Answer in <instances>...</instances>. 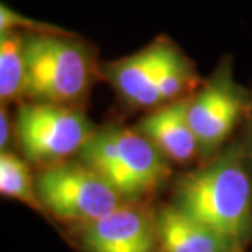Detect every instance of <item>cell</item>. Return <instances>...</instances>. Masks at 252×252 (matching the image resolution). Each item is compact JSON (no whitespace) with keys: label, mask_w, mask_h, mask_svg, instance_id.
<instances>
[{"label":"cell","mask_w":252,"mask_h":252,"mask_svg":"<svg viewBox=\"0 0 252 252\" xmlns=\"http://www.w3.org/2000/svg\"><path fill=\"white\" fill-rule=\"evenodd\" d=\"M174 205L243 252L252 238V187L243 147L234 144L209 165L185 174Z\"/></svg>","instance_id":"obj_1"},{"label":"cell","mask_w":252,"mask_h":252,"mask_svg":"<svg viewBox=\"0 0 252 252\" xmlns=\"http://www.w3.org/2000/svg\"><path fill=\"white\" fill-rule=\"evenodd\" d=\"M80 161L101 174L124 199L158 189L170 175L167 157L137 130L111 126L95 132L79 152Z\"/></svg>","instance_id":"obj_2"},{"label":"cell","mask_w":252,"mask_h":252,"mask_svg":"<svg viewBox=\"0 0 252 252\" xmlns=\"http://www.w3.org/2000/svg\"><path fill=\"white\" fill-rule=\"evenodd\" d=\"M23 46L28 97L38 102L67 104L89 89L93 52L70 32L23 34Z\"/></svg>","instance_id":"obj_3"},{"label":"cell","mask_w":252,"mask_h":252,"mask_svg":"<svg viewBox=\"0 0 252 252\" xmlns=\"http://www.w3.org/2000/svg\"><path fill=\"white\" fill-rule=\"evenodd\" d=\"M35 184L45 210L61 221L86 225L124 205L117 189L81 161L45 167L36 175Z\"/></svg>","instance_id":"obj_4"},{"label":"cell","mask_w":252,"mask_h":252,"mask_svg":"<svg viewBox=\"0 0 252 252\" xmlns=\"http://www.w3.org/2000/svg\"><path fill=\"white\" fill-rule=\"evenodd\" d=\"M16 129L24 156L46 167L80 152L95 133L90 121L77 109L38 101L18 108Z\"/></svg>","instance_id":"obj_5"},{"label":"cell","mask_w":252,"mask_h":252,"mask_svg":"<svg viewBox=\"0 0 252 252\" xmlns=\"http://www.w3.org/2000/svg\"><path fill=\"white\" fill-rule=\"evenodd\" d=\"M245 107L247 98L233 80L230 67H219L206 86L189 99V125L196 136L199 152L213 153L231 133Z\"/></svg>","instance_id":"obj_6"},{"label":"cell","mask_w":252,"mask_h":252,"mask_svg":"<svg viewBox=\"0 0 252 252\" xmlns=\"http://www.w3.org/2000/svg\"><path fill=\"white\" fill-rule=\"evenodd\" d=\"M80 241L86 252H158L156 219L129 203L83 225Z\"/></svg>","instance_id":"obj_7"},{"label":"cell","mask_w":252,"mask_h":252,"mask_svg":"<svg viewBox=\"0 0 252 252\" xmlns=\"http://www.w3.org/2000/svg\"><path fill=\"white\" fill-rule=\"evenodd\" d=\"M175 44L160 36L143 49L105 64V74L124 98L135 107L161 105L158 76Z\"/></svg>","instance_id":"obj_8"},{"label":"cell","mask_w":252,"mask_h":252,"mask_svg":"<svg viewBox=\"0 0 252 252\" xmlns=\"http://www.w3.org/2000/svg\"><path fill=\"white\" fill-rule=\"evenodd\" d=\"M189 99L164 104L139 121L136 130L146 136L168 160L189 162L198 153L196 136L189 125Z\"/></svg>","instance_id":"obj_9"},{"label":"cell","mask_w":252,"mask_h":252,"mask_svg":"<svg viewBox=\"0 0 252 252\" xmlns=\"http://www.w3.org/2000/svg\"><path fill=\"white\" fill-rule=\"evenodd\" d=\"M154 219L158 252H235L221 235L175 205L162 206Z\"/></svg>","instance_id":"obj_10"},{"label":"cell","mask_w":252,"mask_h":252,"mask_svg":"<svg viewBox=\"0 0 252 252\" xmlns=\"http://www.w3.org/2000/svg\"><path fill=\"white\" fill-rule=\"evenodd\" d=\"M27 69L24 59L23 34L17 31L0 32V98L1 102L16 101L27 94Z\"/></svg>","instance_id":"obj_11"},{"label":"cell","mask_w":252,"mask_h":252,"mask_svg":"<svg viewBox=\"0 0 252 252\" xmlns=\"http://www.w3.org/2000/svg\"><path fill=\"white\" fill-rule=\"evenodd\" d=\"M0 192L4 196L26 203L39 213L45 212L28 165L10 152H1L0 154Z\"/></svg>","instance_id":"obj_12"},{"label":"cell","mask_w":252,"mask_h":252,"mask_svg":"<svg viewBox=\"0 0 252 252\" xmlns=\"http://www.w3.org/2000/svg\"><path fill=\"white\" fill-rule=\"evenodd\" d=\"M193 64L175 45L164 63L161 73L158 76V94L161 105L178 99L184 91L188 90L190 81L193 80Z\"/></svg>","instance_id":"obj_13"},{"label":"cell","mask_w":252,"mask_h":252,"mask_svg":"<svg viewBox=\"0 0 252 252\" xmlns=\"http://www.w3.org/2000/svg\"><path fill=\"white\" fill-rule=\"evenodd\" d=\"M6 31H17V32H23V34L66 32L62 28L28 18L17 11L11 10L9 6L1 4L0 6V32H6Z\"/></svg>","instance_id":"obj_14"},{"label":"cell","mask_w":252,"mask_h":252,"mask_svg":"<svg viewBox=\"0 0 252 252\" xmlns=\"http://www.w3.org/2000/svg\"><path fill=\"white\" fill-rule=\"evenodd\" d=\"M10 137H11V127H10L9 115L4 107H1V112H0V147L1 149L9 146Z\"/></svg>","instance_id":"obj_15"},{"label":"cell","mask_w":252,"mask_h":252,"mask_svg":"<svg viewBox=\"0 0 252 252\" xmlns=\"http://www.w3.org/2000/svg\"><path fill=\"white\" fill-rule=\"evenodd\" d=\"M250 144H251V156H252V132H251V140H250Z\"/></svg>","instance_id":"obj_16"}]
</instances>
